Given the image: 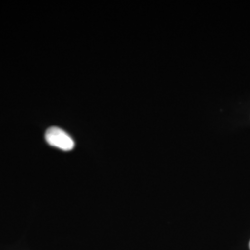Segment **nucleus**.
Segmentation results:
<instances>
[{"label": "nucleus", "instance_id": "1", "mask_svg": "<svg viewBox=\"0 0 250 250\" xmlns=\"http://www.w3.org/2000/svg\"><path fill=\"white\" fill-rule=\"evenodd\" d=\"M45 139L50 146L64 151H70L74 147V141L72 137L58 127L49 128L45 133Z\"/></svg>", "mask_w": 250, "mask_h": 250}, {"label": "nucleus", "instance_id": "2", "mask_svg": "<svg viewBox=\"0 0 250 250\" xmlns=\"http://www.w3.org/2000/svg\"></svg>", "mask_w": 250, "mask_h": 250}]
</instances>
